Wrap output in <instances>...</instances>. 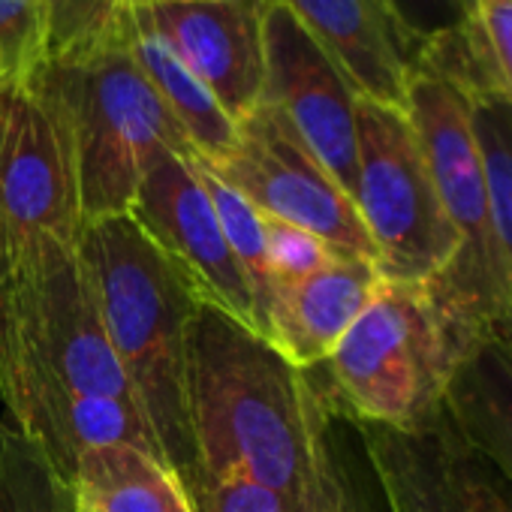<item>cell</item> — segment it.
<instances>
[{
  "instance_id": "cell-7",
  "label": "cell",
  "mask_w": 512,
  "mask_h": 512,
  "mask_svg": "<svg viewBox=\"0 0 512 512\" xmlns=\"http://www.w3.org/2000/svg\"><path fill=\"white\" fill-rule=\"evenodd\" d=\"M359 175L353 202L374 244L383 281L428 284L455 253V229L404 109L359 97Z\"/></svg>"
},
{
  "instance_id": "cell-17",
  "label": "cell",
  "mask_w": 512,
  "mask_h": 512,
  "mask_svg": "<svg viewBox=\"0 0 512 512\" xmlns=\"http://www.w3.org/2000/svg\"><path fill=\"white\" fill-rule=\"evenodd\" d=\"M70 494L76 512H196L190 488L172 464L127 443L85 449Z\"/></svg>"
},
{
  "instance_id": "cell-1",
  "label": "cell",
  "mask_w": 512,
  "mask_h": 512,
  "mask_svg": "<svg viewBox=\"0 0 512 512\" xmlns=\"http://www.w3.org/2000/svg\"><path fill=\"white\" fill-rule=\"evenodd\" d=\"M187 410L196 479H241L356 512L329 446L326 398L263 335L208 305L187 332Z\"/></svg>"
},
{
  "instance_id": "cell-6",
  "label": "cell",
  "mask_w": 512,
  "mask_h": 512,
  "mask_svg": "<svg viewBox=\"0 0 512 512\" xmlns=\"http://www.w3.org/2000/svg\"><path fill=\"white\" fill-rule=\"evenodd\" d=\"M458 359L425 284L380 281L323 368L362 425L413 428L440 410Z\"/></svg>"
},
{
  "instance_id": "cell-5",
  "label": "cell",
  "mask_w": 512,
  "mask_h": 512,
  "mask_svg": "<svg viewBox=\"0 0 512 512\" xmlns=\"http://www.w3.org/2000/svg\"><path fill=\"white\" fill-rule=\"evenodd\" d=\"M0 371L136 407L76 244L37 235L13 250L0 284Z\"/></svg>"
},
{
  "instance_id": "cell-23",
  "label": "cell",
  "mask_w": 512,
  "mask_h": 512,
  "mask_svg": "<svg viewBox=\"0 0 512 512\" xmlns=\"http://www.w3.org/2000/svg\"><path fill=\"white\" fill-rule=\"evenodd\" d=\"M49 70L40 0H0V91L34 88Z\"/></svg>"
},
{
  "instance_id": "cell-9",
  "label": "cell",
  "mask_w": 512,
  "mask_h": 512,
  "mask_svg": "<svg viewBox=\"0 0 512 512\" xmlns=\"http://www.w3.org/2000/svg\"><path fill=\"white\" fill-rule=\"evenodd\" d=\"M127 214L166 256L199 305L217 308L256 332L253 290L226 244L196 157L160 154Z\"/></svg>"
},
{
  "instance_id": "cell-18",
  "label": "cell",
  "mask_w": 512,
  "mask_h": 512,
  "mask_svg": "<svg viewBox=\"0 0 512 512\" xmlns=\"http://www.w3.org/2000/svg\"><path fill=\"white\" fill-rule=\"evenodd\" d=\"M127 46L145 79L154 85L172 118L181 124L196 157L202 163H214L229 154L235 145L238 124L223 112L205 82L163 40L148 31H139L133 22H127Z\"/></svg>"
},
{
  "instance_id": "cell-11",
  "label": "cell",
  "mask_w": 512,
  "mask_h": 512,
  "mask_svg": "<svg viewBox=\"0 0 512 512\" xmlns=\"http://www.w3.org/2000/svg\"><path fill=\"white\" fill-rule=\"evenodd\" d=\"M263 61L260 103L278 109L308 151L353 196L359 175V94L281 0H263Z\"/></svg>"
},
{
  "instance_id": "cell-16",
  "label": "cell",
  "mask_w": 512,
  "mask_h": 512,
  "mask_svg": "<svg viewBox=\"0 0 512 512\" xmlns=\"http://www.w3.org/2000/svg\"><path fill=\"white\" fill-rule=\"evenodd\" d=\"M443 410L458 434L512 482V338L485 335L455 365Z\"/></svg>"
},
{
  "instance_id": "cell-13",
  "label": "cell",
  "mask_w": 512,
  "mask_h": 512,
  "mask_svg": "<svg viewBox=\"0 0 512 512\" xmlns=\"http://www.w3.org/2000/svg\"><path fill=\"white\" fill-rule=\"evenodd\" d=\"M130 22L163 40L238 124L263 100V0L133 7Z\"/></svg>"
},
{
  "instance_id": "cell-20",
  "label": "cell",
  "mask_w": 512,
  "mask_h": 512,
  "mask_svg": "<svg viewBox=\"0 0 512 512\" xmlns=\"http://www.w3.org/2000/svg\"><path fill=\"white\" fill-rule=\"evenodd\" d=\"M0 512H76L70 485L43 449L0 422Z\"/></svg>"
},
{
  "instance_id": "cell-2",
  "label": "cell",
  "mask_w": 512,
  "mask_h": 512,
  "mask_svg": "<svg viewBox=\"0 0 512 512\" xmlns=\"http://www.w3.org/2000/svg\"><path fill=\"white\" fill-rule=\"evenodd\" d=\"M473 55L464 31L425 46L407 79L404 115L419 139L455 253L425 284L461 356L485 335L506 332V278L491 220L488 181L473 130Z\"/></svg>"
},
{
  "instance_id": "cell-25",
  "label": "cell",
  "mask_w": 512,
  "mask_h": 512,
  "mask_svg": "<svg viewBox=\"0 0 512 512\" xmlns=\"http://www.w3.org/2000/svg\"><path fill=\"white\" fill-rule=\"evenodd\" d=\"M266 256H269L275 287H281V284H296L323 272L326 266L341 260L344 253H338L323 238L299 226L266 217Z\"/></svg>"
},
{
  "instance_id": "cell-14",
  "label": "cell",
  "mask_w": 512,
  "mask_h": 512,
  "mask_svg": "<svg viewBox=\"0 0 512 512\" xmlns=\"http://www.w3.org/2000/svg\"><path fill=\"white\" fill-rule=\"evenodd\" d=\"M326 49L362 100L404 109L419 46L395 19L389 0H281Z\"/></svg>"
},
{
  "instance_id": "cell-29",
  "label": "cell",
  "mask_w": 512,
  "mask_h": 512,
  "mask_svg": "<svg viewBox=\"0 0 512 512\" xmlns=\"http://www.w3.org/2000/svg\"><path fill=\"white\" fill-rule=\"evenodd\" d=\"M166 4H211V0H127V7H166Z\"/></svg>"
},
{
  "instance_id": "cell-4",
  "label": "cell",
  "mask_w": 512,
  "mask_h": 512,
  "mask_svg": "<svg viewBox=\"0 0 512 512\" xmlns=\"http://www.w3.org/2000/svg\"><path fill=\"white\" fill-rule=\"evenodd\" d=\"M40 85L55 100L70 136L82 226L127 214L160 154L196 157L181 124L130 55L127 31L82 61L49 64Z\"/></svg>"
},
{
  "instance_id": "cell-24",
  "label": "cell",
  "mask_w": 512,
  "mask_h": 512,
  "mask_svg": "<svg viewBox=\"0 0 512 512\" xmlns=\"http://www.w3.org/2000/svg\"><path fill=\"white\" fill-rule=\"evenodd\" d=\"M470 52L512 100V0H458Z\"/></svg>"
},
{
  "instance_id": "cell-12",
  "label": "cell",
  "mask_w": 512,
  "mask_h": 512,
  "mask_svg": "<svg viewBox=\"0 0 512 512\" xmlns=\"http://www.w3.org/2000/svg\"><path fill=\"white\" fill-rule=\"evenodd\" d=\"M389 512H512V482L449 422L443 404L413 428L362 425Z\"/></svg>"
},
{
  "instance_id": "cell-21",
  "label": "cell",
  "mask_w": 512,
  "mask_h": 512,
  "mask_svg": "<svg viewBox=\"0 0 512 512\" xmlns=\"http://www.w3.org/2000/svg\"><path fill=\"white\" fill-rule=\"evenodd\" d=\"M196 166H199L202 184H205V190L211 196V205H214V214H217L220 229L226 235V244H229V250L235 256V263L241 266L250 290H253L256 332H260L263 305L275 293V278H272L269 256H266V217L256 211L238 190H232L214 172H208L199 160H196Z\"/></svg>"
},
{
  "instance_id": "cell-10",
  "label": "cell",
  "mask_w": 512,
  "mask_h": 512,
  "mask_svg": "<svg viewBox=\"0 0 512 512\" xmlns=\"http://www.w3.org/2000/svg\"><path fill=\"white\" fill-rule=\"evenodd\" d=\"M0 211L10 256L37 235L76 244L82 232L70 136L40 82L0 91Z\"/></svg>"
},
{
  "instance_id": "cell-19",
  "label": "cell",
  "mask_w": 512,
  "mask_h": 512,
  "mask_svg": "<svg viewBox=\"0 0 512 512\" xmlns=\"http://www.w3.org/2000/svg\"><path fill=\"white\" fill-rule=\"evenodd\" d=\"M473 130L482 151L488 199H491V220L500 247V263L506 278V332L512 338V100L500 91L494 76L476 64L473 70Z\"/></svg>"
},
{
  "instance_id": "cell-27",
  "label": "cell",
  "mask_w": 512,
  "mask_h": 512,
  "mask_svg": "<svg viewBox=\"0 0 512 512\" xmlns=\"http://www.w3.org/2000/svg\"><path fill=\"white\" fill-rule=\"evenodd\" d=\"M389 7L419 52L443 37L458 34L464 25L458 0H389Z\"/></svg>"
},
{
  "instance_id": "cell-15",
  "label": "cell",
  "mask_w": 512,
  "mask_h": 512,
  "mask_svg": "<svg viewBox=\"0 0 512 512\" xmlns=\"http://www.w3.org/2000/svg\"><path fill=\"white\" fill-rule=\"evenodd\" d=\"M371 260L341 256L323 272L281 284L260 314V335L296 368L323 365L380 287Z\"/></svg>"
},
{
  "instance_id": "cell-3",
  "label": "cell",
  "mask_w": 512,
  "mask_h": 512,
  "mask_svg": "<svg viewBox=\"0 0 512 512\" xmlns=\"http://www.w3.org/2000/svg\"><path fill=\"white\" fill-rule=\"evenodd\" d=\"M76 247L133 401L163 458L190 488L196 449L187 410V332L199 302L130 214L85 223Z\"/></svg>"
},
{
  "instance_id": "cell-22",
  "label": "cell",
  "mask_w": 512,
  "mask_h": 512,
  "mask_svg": "<svg viewBox=\"0 0 512 512\" xmlns=\"http://www.w3.org/2000/svg\"><path fill=\"white\" fill-rule=\"evenodd\" d=\"M49 40V64L82 61L127 31V0H40Z\"/></svg>"
},
{
  "instance_id": "cell-26",
  "label": "cell",
  "mask_w": 512,
  "mask_h": 512,
  "mask_svg": "<svg viewBox=\"0 0 512 512\" xmlns=\"http://www.w3.org/2000/svg\"><path fill=\"white\" fill-rule=\"evenodd\" d=\"M196 512H335L302 503L281 491H269L241 479H205L199 476L190 485Z\"/></svg>"
},
{
  "instance_id": "cell-8",
  "label": "cell",
  "mask_w": 512,
  "mask_h": 512,
  "mask_svg": "<svg viewBox=\"0 0 512 512\" xmlns=\"http://www.w3.org/2000/svg\"><path fill=\"white\" fill-rule=\"evenodd\" d=\"M202 166L238 190L263 217L299 226L338 253L377 266L353 196L308 151L278 109L260 103L238 121L232 151Z\"/></svg>"
},
{
  "instance_id": "cell-28",
  "label": "cell",
  "mask_w": 512,
  "mask_h": 512,
  "mask_svg": "<svg viewBox=\"0 0 512 512\" xmlns=\"http://www.w3.org/2000/svg\"><path fill=\"white\" fill-rule=\"evenodd\" d=\"M10 275V238H7V223H4V211H0V284Z\"/></svg>"
}]
</instances>
